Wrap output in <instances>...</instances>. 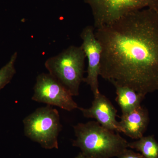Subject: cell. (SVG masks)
Here are the masks:
<instances>
[{"label":"cell","instance_id":"cell-1","mask_svg":"<svg viewBox=\"0 0 158 158\" xmlns=\"http://www.w3.org/2000/svg\"><path fill=\"white\" fill-rule=\"evenodd\" d=\"M102 51L99 76L143 96L158 90V11H133L96 29Z\"/></svg>","mask_w":158,"mask_h":158},{"label":"cell","instance_id":"cell-2","mask_svg":"<svg viewBox=\"0 0 158 158\" xmlns=\"http://www.w3.org/2000/svg\"><path fill=\"white\" fill-rule=\"evenodd\" d=\"M73 129L76 139L73 145L80 148L86 158L118 157L128 148L125 139L97 121L78 123Z\"/></svg>","mask_w":158,"mask_h":158},{"label":"cell","instance_id":"cell-3","mask_svg":"<svg viewBox=\"0 0 158 158\" xmlns=\"http://www.w3.org/2000/svg\"><path fill=\"white\" fill-rule=\"evenodd\" d=\"M86 57L81 46H70L57 56L48 59L45 66L49 73L67 88L73 96H77L85 79Z\"/></svg>","mask_w":158,"mask_h":158},{"label":"cell","instance_id":"cell-4","mask_svg":"<svg viewBox=\"0 0 158 158\" xmlns=\"http://www.w3.org/2000/svg\"><path fill=\"white\" fill-rule=\"evenodd\" d=\"M26 136L45 149L58 148L62 125L58 110L47 105L38 108L23 120Z\"/></svg>","mask_w":158,"mask_h":158},{"label":"cell","instance_id":"cell-5","mask_svg":"<svg viewBox=\"0 0 158 158\" xmlns=\"http://www.w3.org/2000/svg\"><path fill=\"white\" fill-rule=\"evenodd\" d=\"M92 10L94 29L114 22L133 11L144 9L158 11V0H84Z\"/></svg>","mask_w":158,"mask_h":158},{"label":"cell","instance_id":"cell-6","mask_svg":"<svg viewBox=\"0 0 158 158\" xmlns=\"http://www.w3.org/2000/svg\"><path fill=\"white\" fill-rule=\"evenodd\" d=\"M32 99L48 106L58 107L68 111L78 109L68 89L49 73L37 77Z\"/></svg>","mask_w":158,"mask_h":158},{"label":"cell","instance_id":"cell-7","mask_svg":"<svg viewBox=\"0 0 158 158\" xmlns=\"http://www.w3.org/2000/svg\"><path fill=\"white\" fill-rule=\"evenodd\" d=\"M82 40V49L88 59L87 76L84 81L90 86L94 95L99 93L98 77L102 48L100 44L94 34V28L92 26L85 27L81 34Z\"/></svg>","mask_w":158,"mask_h":158},{"label":"cell","instance_id":"cell-8","mask_svg":"<svg viewBox=\"0 0 158 158\" xmlns=\"http://www.w3.org/2000/svg\"><path fill=\"white\" fill-rule=\"evenodd\" d=\"M78 109L85 117L94 118L103 127L120 132L118 122L116 120L117 110L109 99L100 92L94 95L90 107H79Z\"/></svg>","mask_w":158,"mask_h":158},{"label":"cell","instance_id":"cell-9","mask_svg":"<svg viewBox=\"0 0 158 158\" xmlns=\"http://www.w3.org/2000/svg\"><path fill=\"white\" fill-rule=\"evenodd\" d=\"M120 118V132L132 139L138 140L143 137L149 121L147 110L141 105L129 113L122 114Z\"/></svg>","mask_w":158,"mask_h":158},{"label":"cell","instance_id":"cell-10","mask_svg":"<svg viewBox=\"0 0 158 158\" xmlns=\"http://www.w3.org/2000/svg\"><path fill=\"white\" fill-rule=\"evenodd\" d=\"M117 96L116 101L119 106L122 114L129 113L141 106L145 96L126 86L114 85Z\"/></svg>","mask_w":158,"mask_h":158},{"label":"cell","instance_id":"cell-11","mask_svg":"<svg viewBox=\"0 0 158 158\" xmlns=\"http://www.w3.org/2000/svg\"><path fill=\"white\" fill-rule=\"evenodd\" d=\"M128 148L141 152L145 158H158V142L153 136L143 137L128 143Z\"/></svg>","mask_w":158,"mask_h":158},{"label":"cell","instance_id":"cell-12","mask_svg":"<svg viewBox=\"0 0 158 158\" xmlns=\"http://www.w3.org/2000/svg\"><path fill=\"white\" fill-rule=\"evenodd\" d=\"M17 58V53H14L9 62L0 69V90L11 82L16 73L15 62Z\"/></svg>","mask_w":158,"mask_h":158},{"label":"cell","instance_id":"cell-13","mask_svg":"<svg viewBox=\"0 0 158 158\" xmlns=\"http://www.w3.org/2000/svg\"><path fill=\"white\" fill-rule=\"evenodd\" d=\"M118 158H145L141 153L135 152L131 150H124L117 157Z\"/></svg>","mask_w":158,"mask_h":158},{"label":"cell","instance_id":"cell-14","mask_svg":"<svg viewBox=\"0 0 158 158\" xmlns=\"http://www.w3.org/2000/svg\"><path fill=\"white\" fill-rule=\"evenodd\" d=\"M75 158H86V157H85V156L83 155V154H82L81 152H80V153Z\"/></svg>","mask_w":158,"mask_h":158}]
</instances>
